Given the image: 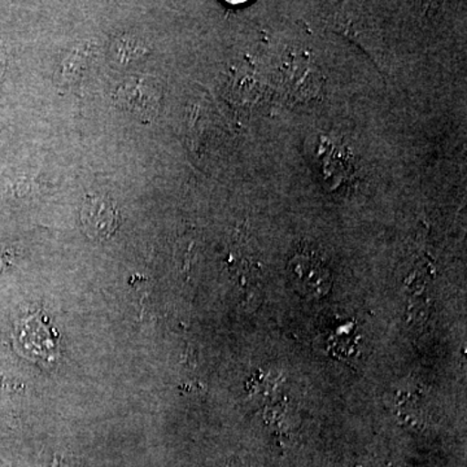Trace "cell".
I'll use <instances>...</instances> for the list:
<instances>
[{"label": "cell", "instance_id": "6da1fadb", "mask_svg": "<svg viewBox=\"0 0 467 467\" xmlns=\"http://www.w3.org/2000/svg\"><path fill=\"white\" fill-rule=\"evenodd\" d=\"M85 233L94 241H107L119 226V212L115 202L103 193L86 196L81 208Z\"/></svg>", "mask_w": 467, "mask_h": 467}, {"label": "cell", "instance_id": "7a4b0ae2", "mask_svg": "<svg viewBox=\"0 0 467 467\" xmlns=\"http://www.w3.org/2000/svg\"><path fill=\"white\" fill-rule=\"evenodd\" d=\"M290 275L292 284L301 294L321 297L330 291V272L317 257L297 254L291 260Z\"/></svg>", "mask_w": 467, "mask_h": 467}, {"label": "cell", "instance_id": "3957f363", "mask_svg": "<svg viewBox=\"0 0 467 467\" xmlns=\"http://www.w3.org/2000/svg\"><path fill=\"white\" fill-rule=\"evenodd\" d=\"M18 342L32 358L47 361L57 358V330L50 327L47 319L42 316H32L21 322L18 327Z\"/></svg>", "mask_w": 467, "mask_h": 467}, {"label": "cell", "instance_id": "277c9868", "mask_svg": "<svg viewBox=\"0 0 467 467\" xmlns=\"http://www.w3.org/2000/svg\"><path fill=\"white\" fill-rule=\"evenodd\" d=\"M117 99L121 106L140 117H150L158 106V94L150 90V85L147 84L146 79H138L119 88Z\"/></svg>", "mask_w": 467, "mask_h": 467}, {"label": "cell", "instance_id": "5b68a950", "mask_svg": "<svg viewBox=\"0 0 467 467\" xmlns=\"http://www.w3.org/2000/svg\"><path fill=\"white\" fill-rule=\"evenodd\" d=\"M112 50L116 60L125 64L149 54V46L138 36H122L113 43Z\"/></svg>", "mask_w": 467, "mask_h": 467}, {"label": "cell", "instance_id": "8992f818", "mask_svg": "<svg viewBox=\"0 0 467 467\" xmlns=\"http://www.w3.org/2000/svg\"><path fill=\"white\" fill-rule=\"evenodd\" d=\"M52 467H73L67 462V460L61 459V457H57L54 461V465Z\"/></svg>", "mask_w": 467, "mask_h": 467}, {"label": "cell", "instance_id": "52a82bcc", "mask_svg": "<svg viewBox=\"0 0 467 467\" xmlns=\"http://www.w3.org/2000/svg\"><path fill=\"white\" fill-rule=\"evenodd\" d=\"M3 69V55L2 51H0V72H2Z\"/></svg>", "mask_w": 467, "mask_h": 467}]
</instances>
